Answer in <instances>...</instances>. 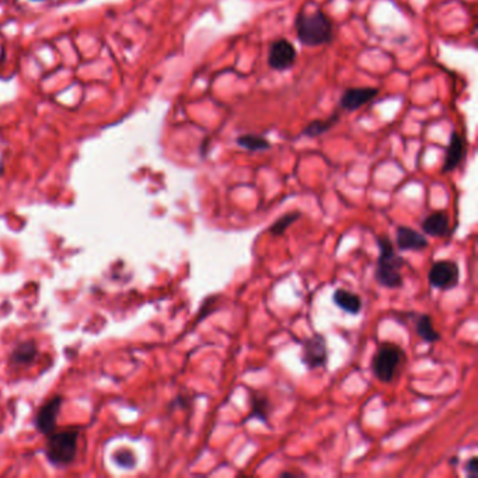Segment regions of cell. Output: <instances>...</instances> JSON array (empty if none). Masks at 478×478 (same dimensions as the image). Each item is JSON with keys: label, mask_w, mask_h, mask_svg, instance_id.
I'll return each mask as SVG.
<instances>
[{"label": "cell", "mask_w": 478, "mask_h": 478, "mask_svg": "<svg viewBox=\"0 0 478 478\" xmlns=\"http://www.w3.org/2000/svg\"><path fill=\"white\" fill-rule=\"evenodd\" d=\"M294 30L299 43L306 47L327 46L334 38L333 21L322 10L299 13L294 18Z\"/></svg>", "instance_id": "obj_1"}, {"label": "cell", "mask_w": 478, "mask_h": 478, "mask_svg": "<svg viewBox=\"0 0 478 478\" xmlns=\"http://www.w3.org/2000/svg\"><path fill=\"white\" fill-rule=\"evenodd\" d=\"M379 258L375 271V278L381 287H401L404 285L401 270L407 264L405 260L395 253L394 244L387 236H378Z\"/></svg>", "instance_id": "obj_2"}, {"label": "cell", "mask_w": 478, "mask_h": 478, "mask_svg": "<svg viewBox=\"0 0 478 478\" xmlns=\"http://www.w3.org/2000/svg\"><path fill=\"white\" fill-rule=\"evenodd\" d=\"M404 361L405 354L398 345L393 342H383L372 359V372L381 382H393Z\"/></svg>", "instance_id": "obj_3"}, {"label": "cell", "mask_w": 478, "mask_h": 478, "mask_svg": "<svg viewBox=\"0 0 478 478\" xmlns=\"http://www.w3.org/2000/svg\"><path fill=\"white\" fill-rule=\"evenodd\" d=\"M78 430H62L49 433L47 442V457L53 466L70 464L78 453Z\"/></svg>", "instance_id": "obj_4"}, {"label": "cell", "mask_w": 478, "mask_h": 478, "mask_svg": "<svg viewBox=\"0 0 478 478\" xmlns=\"http://www.w3.org/2000/svg\"><path fill=\"white\" fill-rule=\"evenodd\" d=\"M302 362L303 365L313 371L324 368L329 362V346L324 335L314 333L306 338L302 344Z\"/></svg>", "instance_id": "obj_5"}, {"label": "cell", "mask_w": 478, "mask_h": 478, "mask_svg": "<svg viewBox=\"0 0 478 478\" xmlns=\"http://www.w3.org/2000/svg\"><path fill=\"white\" fill-rule=\"evenodd\" d=\"M460 277L459 265L450 260L435 261L428 272L430 287L440 290H450L457 287Z\"/></svg>", "instance_id": "obj_6"}, {"label": "cell", "mask_w": 478, "mask_h": 478, "mask_svg": "<svg viewBox=\"0 0 478 478\" xmlns=\"http://www.w3.org/2000/svg\"><path fill=\"white\" fill-rule=\"evenodd\" d=\"M296 48L285 38L275 40L268 51V65L277 72L290 69L296 62Z\"/></svg>", "instance_id": "obj_7"}, {"label": "cell", "mask_w": 478, "mask_h": 478, "mask_svg": "<svg viewBox=\"0 0 478 478\" xmlns=\"http://www.w3.org/2000/svg\"><path fill=\"white\" fill-rule=\"evenodd\" d=\"M379 95L378 87H349L339 97V108L345 112H354L369 104Z\"/></svg>", "instance_id": "obj_8"}, {"label": "cell", "mask_w": 478, "mask_h": 478, "mask_svg": "<svg viewBox=\"0 0 478 478\" xmlns=\"http://www.w3.org/2000/svg\"><path fill=\"white\" fill-rule=\"evenodd\" d=\"M466 156V141L464 138L457 132L452 131L450 141L446 147V156L445 163L442 167L443 173H452L459 167V164L463 161Z\"/></svg>", "instance_id": "obj_9"}, {"label": "cell", "mask_w": 478, "mask_h": 478, "mask_svg": "<svg viewBox=\"0 0 478 478\" xmlns=\"http://www.w3.org/2000/svg\"><path fill=\"white\" fill-rule=\"evenodd\" d=\"M62 407V397H53L52 400H49L48 403H46L36 418V425L40 432L49 435L55 430L56 425V418L59 415Z\"/></svg>", "instance_id": "obj_10"}, {"label": "cell", "mask_w": 478, "mask_h": 478, "mask_svg": "<svg viewBox=\"0 0 478 478\" xmlns=\"http://www.w3.org/2000/svg\"><path fill=\"white\" fill-rule=\"evenodd\" d=\"M395 244L401 251H423L428 247V240L408 226H398L395 232Z\"/></svg>", "instance_id": "obj_11"}, {"label": "cell", "mask_w": 478, "mask_h": 478, "mask_svg": "<svg viewBox=\"0 0 478 478\" xmlns=\"http://www.w3.org/2000/svg\"><path fill=\"white\" fill-rule=\"evenodd\" d=\"M423 230L424 233L433 236V238H443L449 233V219L445 215V212H432L428 215L423 223Z\"/></svg>", "instance_id": "obj_12"}, {"label": "cell", "mask_w": 478, "mask_h": 478, "mask_svg": "<svg viewBox=\"0 0 478 478\" xmlns=\"http://www.w3.org/2000/svg\"><path fill=\"white\" fill-rule=\"evenodd\" d=\"M333 300L341 310L349 314H358L363 306L359 294L346 289H336L333 294Z\"/></svg>", "instance_id": "obj_13"}, {"label": "cell", "mask_w": 478, "mask_h": 478, "mask_svg": "<svg viewBox=\"0 0 478 478\" xmlns=\"http://www.w3.org/2000/svg\"><path fill=\"white\" fill-rule=\"evenodd\" d=\"M251 417L260 420L264 424H268L271 414V404L268 397L261 391H251Z\"/></svg>", "instance_id": "obj_14"}, {"label": "cell", "mask_w": 478, "mask_h": 478, "mask_svg": "<svg viewBox=\"0 0 478 478\" xmlns=\"http://www.w3.org/2000/svg\"><path fill=\"white\" fill-rule=\"evenodd\" d=\"M38 354V346L34 341H27L20 344L18 346H16V349L11 352L10 356V362L14 366H20V365H28L31 363L36 356Z\"/></svg>", "instance_id": "obj_15"}, {"label": "cell", "mask_w": 478, "mask_h": 478, "mask_svg": "<svg viewBox=\"0 0 478 478\" xmlns=\"http://www.w3.org/2000/svg\"><path fill=\"white\" fill-rule=\"evenodd\" d=\"M338 121H339V112L338 111H335L334 114L331 117H329L327 120H314V121H312L306 125V128L302 132V137H307V138L322 137V135L327 134Z\"/></svg>", "instance_id": "obj_16"}, {"label": "cell", "mask_w": 478, "mask_h": 478, "mask_svg": "<svg viewBox=\"0 0 478 478\" xmlns=\"http://www.w3.org/2000/svg\"><path fill=\"white\" fill-rule=\"evenodd\" d=\"M415 330L417 334L420 335L425 342L433 344L440 341V334L433 329L432 324V317L430 314H418L415 320Z\"/></svg>", "instance_id": "obj_17"}, {"label": "cell", "mask_w": 478, "mask_h": 478, "mask_svg": "<svg viewBox=\"0 0 478 478\" xmlns=\"http://www.w3.org/2000/svg\"><path fill=\"white\" fill-rule=\"evenodd\" d=\"M236 144H239L240 147L248 150V152H264L271 149V144L268 139L260 137V135H253V134H247V135H240L239 138L236 139Z\"/></svg>", "instance_id": "obj_18"}, {"label": "cell", "mask_w": 478, "mask_h": 478, "mask_svg": "<svg viewBox=\"0 0 478 478\" xmlns=\"http://www.w3.org/2000/svg\"><path fill=\"white\" fill-rule=\"evenodd\" d=\"M300 216H302V213L297 212V211L287 212V213H285L284 216H281L278 221H275V222L270 226L268 232H270L272 236H277V238L284 236L287 229H289L294 222H297Z\"/></svg>", "instance_id": "obj_19"}, {"label": "cell", "mask_w": 478, "mask_h": 478, "mask_svg": "<svg viewBox=\"0 0 478 478\" xmlns=\"http://www.w3.org/2000/svg\"><path fill=\"white\" fill-rule=\"evenodd\" d=\"M115 462H117L120 466H122V467H132V466L135 464V457H134V455H132L131 452H125V450H122V452L117 453V456H115Z\"/></svg>", "instance_id": "obj_20"}, {"label": "cell", "mask_w": 478, "mask_h": 478, "mask_svg": "<svg viewBox=\"0 0 478 478\" xmlns=\"http://www.w3.org/2000/svg\"><path fill=\"white\" fill-rule=\"evenodd\" d=\"M466 473L467 476L472 478H476L478 476V459L477 457H472L467 463H466Z\"/></svg>", "instance_id": "obj_21"}, {"label": "cell", "mask_w": 478, "mask_h": 478, "mask_svg": "<svg viewBox=\"0 0 478 478\" xmlns=\"http://www.w3.org/2000/svg\"><path fill=\"white\" fill-rule=\"evenodd\" d=\"M280 476H281V477H296L297 473H289V472H285V473H281Z\"/></svg>", "instance_id": "obj_22"}, {"label": "cell", "mask_w": 478, "mask_h": 478, "mask_svg": "<svg viewBox=\"0 0 478 478\" xmlns=\"http://www.w3.org/2000/svg\"><path fill=\"white\" fill-rule=\"evenodd\" d=\"M33 1H41V0H33Z\"/></svg>", "instance_id": "obj_23"}]
</instances>
